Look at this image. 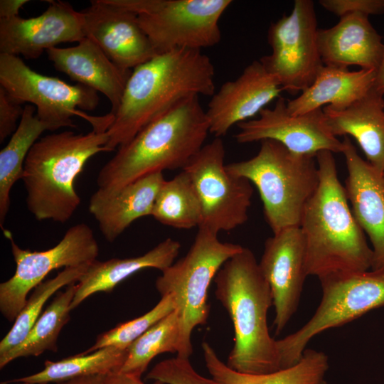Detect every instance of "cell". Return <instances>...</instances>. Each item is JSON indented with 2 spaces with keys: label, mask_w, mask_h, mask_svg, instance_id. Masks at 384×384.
<instances>
[{
  "label": "cell",
  "mask_w": 384,
  "mask_h": 384,
  "mask_svg": "<svg viewBox=\"0 0 384 384\" xmlns=\"http://www.w3.org/2000/svg\"><path fill=\"white\" fill-rule=\"evenodd\" d=\"M215 68L200 50L177 49L155 55L131 73L106 148L112 151L183 99L215 93Z\"/></svg>",
  "instance_id": "1"
},
{
  "label": "cell",
  "mask_w": 384,
  "mask_h": 384,
  "mask_svg": "<svg viewBox=\"0 0 384 384\" xmlns=\"http://www.w3.org/2000/svg\"><path fill=\"white\" fill-rule=\"evenodd\" d=\"M208 134L199 96L183 99L118 148L98 173L97 190L112 194L148 174L182 170L203 146Z\"/></svg>",
  "instance_id": "2"
},
{
  "label": "cell",
  "mask_w": 384,
  "mask_h": 384,
  "mask_svg": "<svg viewBox=\"0 0 384 384\" xmlns=\"http://www.w3.org/2000/svg\"><path fill=\"white\" fill-rule=\"evenodd\" d=\"M316 160L319 183L299 224L307 275L319 278L334 272L369 270L373 251L351 211L332 152L321 151Z\"/></svg>",
  "instance_id": "3"
},
{
  "label": "cell",
  "mask_w": 384,
  "mask_h": 384,
  "mask_svg": "<svg viewBox=\"0 0 384 384\" xmlns=\"http://www.w3.org/2000/svg\"><path fill=\"white\" fill-rule=\"evenodd\" d=\"M214 282L215 297L228 311L234 329V345L227 366L250 374L281 370L277 341L267 326L272 295L253 252L243 247L229 258Z\"/></svg>",
  "instance_id": "4"
},
{
  "label": "cell",
  "mask_w": 384,
  "mask_h": 384,
  "mask_svg": "<svg viewBox=\"0 0 384 384\" xmlns=\"http://www.w3.org/2000/svg\"><path fill=\"white\" fill-rule=\"evenodd\" d=\"M107 132L86 134L64 131L38 139L25 160L22 181L26 206L38 220L64 223L80 204L74 182L86 162L100 152H108Z\"/></svg>",
  "instance_id": "5"
},
{
  "label": "cell",
  "mask_w": 384,
  "mask_h": 384,
  "mask_svg": "<svg viewBox=\"0 0 384 384\" xmlns=\"http://www.w3.org/2000/svg\"><path fill=\"white\" fill-rule=\"evenodd\" d=\"M316 161V156L293 153L277 141L265 139L255 156L226 168L256 186L274 234L299 227L304 208L319 183Z\"/></svg>",
  "instance_id": "6"
},
{
  "label": "cell",
  "mask_w": 384,
  "mask_h": 384,
  "mask_svg": "<svg viewBox=\"0 0 384 384\" xmlns=\"http://www.w3.org/2000/svg\"><path fill=\"white\" fill-rule=\"evenodd\" d=\"M218 234L199 227L186 255L162 271L155 286L161 297L171 294L179 318L178 357L189 358L193 353V329L208 321L210 284L223 264L242 246L222 242Z\"/></svg>",
  "instance_id": "7"
},
{
  "label": "cell",
  "mask_w": 384,
  "mask_h": 384,
  "mask_svg": "<svg viewBox=\"0 0 384 384\" xmlns=\"http://www.w3.org/2000/svg\"><path fill=\"white\" fill-rule=\"evenodd\" d=\"M319 279L322 297L314 315L299 330L277 341L282 370L300 360L316 335L384 306V269L334 272Z\"/></svg>",
  "instance_id": "8"
},
{
  "label": "cell",
  "mask_w": 384,
  "mask_h": 384,
  "mask_svg": "<svg viewBox=\"0 0 384 384\" xmlns=\"http://www.w3.org/2000/svg\"><path fill=\"white\" fill-rule=\"evenodd\" d=\"M137 15L156 55L218 44L219 21L230 0H112Z\"/></svg>",
  "instance_id": "9"
},
{
  "label": "cell",
  "mask_w": 384,
  "mask_h": 384,
  "mask_svg": "<svg viewBox=\"0 0 384 384\" xmlns=\"http://www.w3.org/2000/svg\"><path fill=\"white\" fill-rule=\"evenodd\" d=\"M0 86L21 103L33 105L36 116L53 131L75 127L73 116L86 119L97 132H107L114 119L110 113L92 117L77 109L92 111L97 107L99 97L95 90L41 75L16 55L0 53Z\"/></svg>",
  "instance_id": "10"
},
{
  "label": "cell",
  "mask_w": 384,
  "mask_h": 384,
  "mask_svg": "<svg viewBox=\"0 0 384 384\" xmlns=\"http://www.w3.org/2000/svg\"><path fill=\"white\" fill-rule=\"evenodd\" d=\"M317 21L311 0H296L289 15L273 23L268 31L270 55L260 61L278 80L282 90L302 92L324 66L318 45Z\"/></svg>",
  "instance_id": "11"
},
{
  "label": "cell",
  "mask_w": 384,
  "mask_h": 384,
  "mask_svg": "<svg viewBox=\"0 0 384 384\" xmlns=\"http://www.w3.org/2000/svg\"><path fill=\"white\" fill-rule=\"evenodd\" d=\"M9 239L16 265L14 274L0 284V311L9 321H15L24 306L28 293L54 270L90 265L97 260L99 245L92 228L86 223L70 227L54 247L43 251L21 248L9 230Z\"/></svg>",
  "instance_id": "12"
},
{
  "label": "cell",
  "mask_w": 384,
  "mask_h": 384,
  "mask_svg": "<svg viewBox=\"0 0 384 384\" xmlns=\"http://www.w3.org/2000/svg\"><path fill=\"white\" fill-rule=\"evenodd\" d=\"M225 154L221 138L215 137L182 169L190 176L201 203L199 227L216 233L232 230L247 220L253 193L249 180L228 171Z\"/></svg>",
  "instance_id": "13"
},
{
  "label": "cell",
  "mask_w": 384,
  "mask_h": 384,
  "mask_svg": "<svg viewBox=\"0 0 384 384\" xmlns=\"http://www.w3.org/2000/svg\"><path fill=\"white\" fill-rule=\"evenodd\" d=\"M238 143L274 140L293 153L316 156L321 151L342 153L343 145L330 131L323 109L293 115L279 97L273 108H264L259 117L237 124Z\"/></svg>",
  "instance_id": "14"
},
{
  "label": "cell",
  "mask_w": 384,
  "mask_h": 384,
  "mask_svg": "<svg viewBox=\"0 0 384 384\" xmlns=\"http://www.w3.org/2000/svg\"><path fill=\"white\" fill-rule=\"evenodd\" d=\"M305 254L304 237L299 227L274 233L265 242L259 266L271 289L276 334L283 331L298 308L308 276Z\"/></svg>",
  "instance_id": "15"
},
{
  "label": "cell",
  "mask_w": 384,
  "mask_h": 384,
  "mask_svg": "<svg viewBox=\"0 0 384 384\" xmlns=\"http://www.w3.org/2000/svg\"><path fill=\"white\" fill-rule=\"evenodd\" d=\"M41 15L0 19V53L38 58L43 51L86 37L83 14L63 1H48Z\"/></svg>",
  "instance_id": "16"
},
{
  "label": "cell",
  "mask_w": 384,
  "mask_h": 384,
  "mask_svg": "<svg viewBox=\"0 0 384 384\" xmlns=\"http://www.w3.org/2000/svg\"><path fill=\"white\" fill-rule=\"evenodd\" d=\"M82 13L86 37L119 67L131 70L156 55L135 13L112 0H92Z\"/></svg>",
  "instance_id": "17"
},
{
  "label": "cell",
  "mask_w": 384,
  "mask_h": 384,
  "mask_svg": "<svg viewBox=\"0 0 384 384\" xmlns=\"http://www.w3.org/2000/svg\"><path fill=\"white\" fill-rule=\"evenodd\" d=\"M283 91L278 80L260 60L247 65L234 80L215 92L206 111L210 134L221 137L232 126L259 114Z\"/></svg>",
  "instance_id": "18"
},
{
  "label": "cell",
  "mask_w": 384,
  "mask_h": 384,
  "mask_svg": "<svg viewBox=\"0 0 384 384\" xmlns=\"http://www.w3.org/2000/svg\"><path fill=\"white\" fill-rule=\"evenodd\" d=\"M343 151L348 171L345 191L358 224L372 244L373 270L384 269V173L358 154L349 137Z\"/></svg>",
  "instance_id": "19"
},
{
  "label": "cell",
  "mask_w": 384,
  "mask_h": 384,
  "mask_svg": "<svg viewBox=\"0 0 384 384\" xmlns=\"http://www.w3.org/2000/svg\"><path fill=\"white\" fill-rule=\"evenodd\" d=\"M54 68L71 80L103 94L111 104L113 114L119 106L132 71L114 63L90 38L85 37L68 48L46 51Z\"/></svg>",
  "instance_id": "20"
},
{
  "label": "cell",
  "mask_w": 384,
  "mask_h": 384,
  "mask_svg": "<svg viewBox=\"0 0 384 384\" xmlns=\"http://www.w3.org/2000/svg\"><path fill=\"white\" fill-rule=\"evenodd\" d=\"M318 45L324 65L377 71L384 51L383 38L363 14H349L334 26L319 29Z\"/></svg>",
  "instance_id": "21"
},
{
  "label": "cell",
  "mask_w": 384,
  "mask_h": 384,
  "mask_svg": "<svg viewBox=\"0 0 384 384\" xmlns=\"http://www.w3.org/2000/svg\"><path fill=\"white\" fill-rule=\"evenodd\" d=\"M165 180L163 172H155L112 194L97 190L92 195L89 211L108 242H114L134 220L151 215L156 196Z\"/></svg>",
  "instance_id": "22"
},
{
  "label": "cell",
  "mask_w": 384,
  "mask_h": 384,
  "mask_svg": "<svg viewBox=\"0 0 384 384\" xmlns=\"http://www.w3.org/2000/svg\"><path fill=\"white\" fill-rule=\"evenodd\" d=\"M326 122L335 136H351L367 161L384 173V99L373 87L362 98L343 110L323 108Z\"/></svg>",
  "instance_id": "23"
},
{
  "label": "cell",
  "mask_w": 384,
  "mask_h": 384,
  "mask_svg": "<svg viewBox=\"0 0 384 384\" xmlns=\"http://www.w3.org/2000/svg\"><path fill=\"white\" fill-rule=\"evenodd\" d=\"M376 71L324 65L312 84L296 98L287 101L289 112L303 114L329 106L343 110L363 97L373 87Z\"/></svg>",
  "instance_id": "24"
},
{
  "label": "cell",
  "mask_w": 384,
  "mask_h": 384,
  "mask_svg": "<svg viewBox=\"0 0 384 384\" xmlns=\"http://www.w3.org/2000/svg\"><path fill=\"white\" fill-rule=\"evenodd\" d=\"M181 243L166 238L147 252L134 257L112 258L92 262L77 282V290L71 309L78 307L87 297L97 292H110L120 282L133 274L146 268L164 271L174 262Z\"/></svg>",
  "instance_id": "25"
},
{
  "label": "cell",
  "mask_w": 384,
  "mask_h": 384,
  "mask_svg": "<svg viewBox=\"0 0 384 384\" xmlns=\"http://www.w3.org/2000/svg\"><path fill=\"white\" fill-rule=\"evenodd\" d=\"M202 349L206 366L217 384H320L329 368L326 354L306 348L289 368L265 374L245 373L229 368L208 342H203Z\"/></svg>",
  "instance_id": "26"
},
{
  "label": "cell",
  "mask_w": 384,
  "mask_h": 384,
  "mask_svg": "<svg viewBox=\"0 0 384 384\" xmlns=\"http://www.w3.org/2000/svg\"><path fill=\"white\" fill-rule=\"evenodd\" d=\"M36 107L27 104L20 122L7 144L0 151V226L3 229L10 208V193L14 183L21 179L26 158L40 135L53 131L35 114Z\"/></svg>",
  "instance_id": "27"
},
{
  "label": "cell",
  "mask_w": 384,
  "mask_h": 384,
  "mask_svg": "<svg viewBox=\"0 0 384 384\" xmlns=\"http://www.w3.org/2000/svg\"><path fill=\"white\" fill-rule=\"evenodd\" d=\"M127 356V350L107 346L92 353H80L58 361H46L38 373L6 382L31 384L60 383L75 378L107 375L119 372Z\"/></svg>",
  "instance_id": "28"
},
{
  "label": "cell",
  "mask_w": 384,
  "mask_h": 384,
  "mask_svg": "<svg viewBox=\"0 0 384 384\" xmlns=\"http://www.w3.org/2000/svg\"><path fill=\"white\" fill-rule=\"evenodd\" d=\"M77 282L58 292L52 302L33 324L23 341L0 357V368L19 358L38 356L46 351H57V340L63 327L70 319L71 303Z\"/></svg>",
  "instance_id": "29"
},
{
  "label": "cell",
  "mask_w": 384,
  "mask_h": 384,
  "mask_svg": "<svg viewBox=\"0 0 384 384\" xmlns=\"http://www.w3.org/2000/svg\"><path fill=\"white\" fill-rule=\"evenodd\" d=\"M151 216L160 223L178 229L199 227L201 206L193 181L182 170L165 180L156 196Z\"/></svg>",
  "instance_id": "30"
},
{
  "label": "cell",
  "mask_w": 384,
  "mask_h": 384,
  "mask_svg": "<svg viewBox=\"0 0 384 384\" xmlns=\"http://www.w3.org/2000/svg\"><path fill=\"white\" fill-rule=\"evenodd\" d=\"M179 336V318L175 309L129 346L127 359L119 372L141 377L156 356L164 353H178Z\"/></svg>",
  "instance_id": "31"
},
{
  "label": "cell",
  "mask_w": 384,
  "mask_h": 384,
  "mask_svg": "<svg viewBox=\"0 0 384 384\" xmlns=\"http://www.w3.org/2000/svg\"><path fill=\"white\" fill-rule=\"evenodd\" d=\"M90 265L64 268L54 278L41 282L33 289L11 329L0 342V357L23 341L48 299L62 287L78 282Z\"/></svg>",
  "instance_id": "32"
},
{
  "label": "cell",
  "mask_w": 384,
  "mask_h": 384,
  "mask_svg": "<svg viewBox=\"0 0 384 384\" xmlns=\"http://www.w3.org/2000/svg\"><path fill=\"white\" fill-rule=\"evenodd\" d=\"M175 309L176 303L173 296L171 294L163 296L158 304L144 314L118 324L114 328L99 335L95 343L82 353H92L107 346L127 350L136 339Z\"/></svg>",
  "instance_id": "33"
},
{
  "label": "cell",
  "mask_w": 384,
  "mask_h": 384,
  "mask_svg": "<svg viewBox=\"0 0 384 384\" xmlns=\"http://www.w3.org/2000/svg\"><path fill=\"white\" fill-rule=\"evenodd\" d=\"M146 378L167 384H217L195 370L189 358L175 357L156 364L147 373Z\"/></svg>",
  "instance_id": "34"
},
{
  "label": "cell",
  "mask_w": 384,
  "mask_h": 384,
  "mask_svg": "<svg viewBox=\"0 0 384 384\" xmlns=\"http://www.w3.org/2000/svg\"><path fill=\"white\" fill-rule=\"evenodd\" d=\"M319 4L340 18L349 14L369 16L384 12V0H321Z\"/></svg>",
  "instance_id": "35"
},
{
  "label": "cell",
  "mask_w": 384,
  "mask_h": 384,
  "mask_svg": "<svg viewBox=\"0 0 384 384\" xmlns=\"http://www.w3.org/2000/svg\"><path fill=\"white\" fill-rule=\"evenodd\" d=\"M23 104L12 97L0 86V142L2 143L16 129V123L23 113Z\"/></svg>",
  "instance_id": "36"
},
{
  "label": "cell",
  "mask_w": 384,
  "mask_h": 384,
  "mask_svg": "<svg viewBox=\"0 0 384 384\" xmlns=\"http://www.w3.org/2000/svg\"><path fill=\"white\" fill-rule=\"evenodd\" d=\"M104 384H145L141 377L114 372L105 375ZM153 384H167L159 380H154Z\"/></svg>",
  "instance_id": "37"
},
{
  "label": "cell",
  "mask_w": 384,
  "mask_h": 384,
  "mask_svg": "<svg viewBox=\"0 0 384 384\" xmlns=\"http://www.w3.org/2000/svg\"><path fill=\"white\" fill-rule=\"evenodd\" d=\"M28 0H1L0 19H8L19 16V11Z\"/></svg>",
  "instance_id": "38"
},
{
  "label": "cell",
  "mask_w": 384,
  "mask_h": 384,
  "mask_svg": "<svg viewBox=\"0 0 384 384\" xmlns=\"http://www.w3.org/2000/svg\"><path fill=\"white\" fill-rule=\"evenodd\" d=\"M106 375L82 376L70 379L58 384H104Z\"/></svg>",
  "instance_id": "39"
},
{
  "label": "cell",
  "mask_w": 384,
  "mask_h": 384,
  "mask_svg": "<svg viewBox=\"0 0 384 384\" xmlns=\"http://www.w3.org/2000/svg\"><path fill=\"white\" fill-rule=\"evenodd\" d=\"M373 88L384 95V51L380 64L376 71Z\"/></svg>",
  "instance_id": "40"
},
{
  "label": "cell",
  "mask_w": 384,
  "mask_h": 384,
  "mask_svg": "<svg viewBox=\"0 0 384 384\" xmlns=\"http://www.w3.org/2000/svg\"><path fill=\"white\" fill-rule=\"evenodd\" d=\"M320 384H329V383L324 380Z\"/></svg>",
  "instance_id": "41"
},
{
  "label": "cell",
  "mask_w": 384,
  "mask_h": 384,
  "mask_svg": "<svg viewBox=\"0 0 384 384\" xmlns=\"http://www.w3.org/2000/svg\"><path fill=\"white\" fill-rule=\"evenodd\" d=\"M19 384H31V383H20ZM43 384H45V383H43Z\"/></svg>",
  "instance_id": "42"
}]
</instances>
